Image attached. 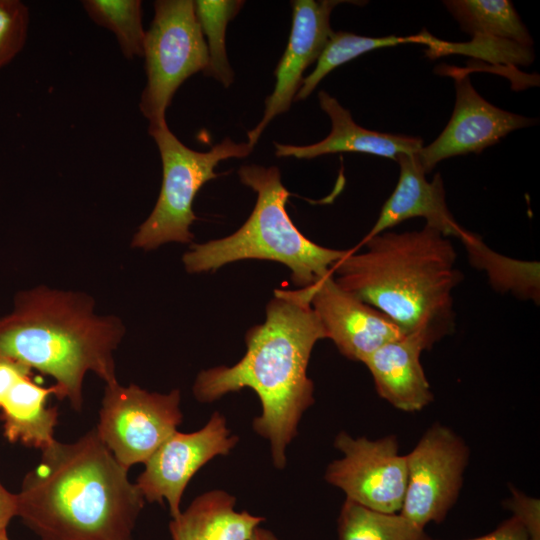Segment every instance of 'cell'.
Here are the masks:
<instances>
[{"label": "cell", "mask_w": 540, "mask_h": 540, "mask_svg": "<svg viewBox=\"0 0 540 540\" xmlns=\"http://www.w3.org/2000/svg\"><path fill=\"white\" fill-rule=\"evenodd\" d=\"M319 105L331 120V131L323 140L305 146L274 142L277 157L312 159L340 152H359L397 159L400 154H414L423 147L420 137L382 133L359 126L351 113L325 91L318 93Z\"/></svg>", "instance_id": "e0dca14e"}, {"label": "cell", "mask_w": 540, "mask_h": 540, "mask_svg": "<svg viewBox=\"0 0 540 540\" xmlns=\"http://www.w3.org/2000/svg\"><path fill=\"white\" fill-rule=\"evenodd\" d=\"M83 7L99 26L114 33L127 59L143 57L145 31L139 0H85Z\"/></svg>", "instance_id": "cb8c5ba5"}, {"label": "cell", "mask_w": 540, "mask_h": 540, "mask_svg": "<svg viewBox=\"0 0 540 540\" xmlns=\"http://www.w3.org/2000/svg\"><path fill=\"white\" fill-rule=\"evenodd\" d=\"M32 370L22 363L0 357V401L9 388L24 374Z\"/></svg>", "instance_id": "f1b7e54d"}, {"label": "cell", "mask_w": 540, "mask_h": 540, "mask_svg": "<svg viewBox=\"0 0 540 540\" xmlns=\"http://www.w3.org/2000/svg\"><path fill=\"white\" fill-rule=\"evenodd\" d=\"M461 29L473 37L505 40L532 47L533 40L508 0H448L443 2Z\"/></svg>", "instance_id": "ffe728a7"}, {"label": "cell", "mask_w": 540, "mask_h": 540, "mask_svg": "<svg viewBox=\"0 0 540 540\" xmlns=\"http://www.w3.org/2000/svg\"><path fill=\"white\" fill-rule=\"evenodd\" d=\"M243 5L244 1L241 0L194 1L197 20L204 39H207L208 65L203 73L216 79L224 87H229L234 80L226 54V28Z\"/></svg>", "instance_id": "603a6c76"}, {"label": "cell", "mask_w": 540, "mask_h": 540, "mask_svg": "<svg viewBox=\"0 0 540 540\" xmlns=\"http://www.w3.org/2000/svg\"><path fill=\"white\" fill-rule=\"evenodd\" d=\"M235 497L213 490L196 497L169 523L172 540H249L265 520L234 509Z\"/></svg>", "instance_id": "d6986e66"}, {"label": "cell", "mask_w": 540, "mask_h": 540, "mask_svg": "<svg viewBox=\"0 0 540 540\" xmlns=\"http://www.w3.org/2000/svg\"><path fill=\"white\" fill-rule=\"evenodd\" d=\"M238 175L257 194L249 218L227 237L193 244L182 258L185 269L201 273L236 261L268 260L288 267L293 283L301 288L332 274L349 250L323 247L299 231L286 210L290 193L282 184L279 169L244 165Z\"/></svg>", "instance_id": "5b68a950"}, {"label": "cell", "mask_w": 540, "mask_h": 540, "mask_svg": "<svg viewBox=\"0 0 540 540\" xmlns=\"http://www.w3.org/2000/svg\"><path fill=\"white\" fill-rule=\"evenodd\" d=\"M332 270L344 290L374 307L405 334L423 333L435 343L453 332V290L463 280L450 238L424 225L386 230L362 241Z\"/></svg>", "instance_id": "3957f363"}, {"label": "cell", "mask_w": 540, "mask_h": 540, "mask_svg": "<svg viewBox=\"0 0 540 540\" xmlns=\"http://www.w3.org/2000/svg\"><path fill=\"white\" fill-rule=\"evenodd\" d=\"M249 540H280L271 531L256 527Z\"/></svg>", "instance_id": "4dcf8cb0"}, {"label": "cell", "mask_w": 540, "mask_h": 540, "mask_svg": "<svg viewBox=\"0 0 540 540\" xmlns=\"http://www.w3.org/2000/svg\"><path fill=\"white\" fill-rule=\"evenodd\" d=\"M15 516H17V495L9 492L0 482V531L6 530Z\"/></svg>", "instance_id": "f546056e"}, {"label": "cell", "mask_w": 540, "mask_h": 540, "mask_svg": "<svg viewBox=\"0 0 540 540\" xmlns=\"http://www.w3.org/2000/svg\"><path fill=\"white\" fill-rule=\"evenodd\" d=\"M431 540V539H429ZM469 540H531L523 525L511 517L503 521L494 531Z\"/></svg>", "instance_id": "83f0119b"}, {"label": "cell", "mask_w": 540, "mask_h": 540, "mask_svg": "<svg viewBox=\"0 0 540 540\" xmlns=\"http://www.w3.org/2000/svg\"><path fill=\"white\" fill-rule=\"evenodd\" d=\"M469 458L464 440L439 423L405 455L407 482L399 512L420 529L441 523L455 504Z\"/></svg>", "instance_id": "9c48e42d"}, {"label": "cell", "mask_w": 540, "mask_h": 540, "mask_svg": "<svg viewBox=\"0 0 540 540\" xmlns=\"http://www.w3.org/2000/svg\"><path fill=\"white\" fill-rule=\"evenodd\" d=\"M396 161L399 164L398 182L367 236L390 230L408 219L421 217L426 220L425 225L444 236L461 241L465 239L470 232L457 223L448 209L441 174L436 173L433 180L428 181L417 153L400 154Z\"/></svg>", "instance_id": "9a60e30c"}, {"label": "cell", "mask_w": 540, "mask_h": 540, "mask_svg": "<svg viewBox=\"0 0 540 540\" xmlns=\"http://www.w3.org/2000/svg\"><path fill=\"white\" fill-rule=\"evenodd\" d=\"M0 540H9L7 530L0 531Z\"/></svg>", "instance_id": "1f68e13d"}, {"label": "cell", "mask_w": 540, "mask_h": 540, "mask_svg": "<svg viewBox=\"0 0 540 540\" xmlns=\"http://www.w3.org/2000/svg\"><path fill=\"white\" fill-rule=\"evenodd\" d=\"M456 99L449 122L440 135L423 146L417 156L425 174L442 160L481 153L509 133L536 120L494 106L473 87L468 75H454Z\"/></svg>", "instance_id": "7c38bea8"}, {"label": "cell", "mask_w": 540, "mask_h": 540, "mask_svg": "<svg viewBox=\"0 0 540 540\" xmlns=\"http://www.w3.org/2000/svg\"><path fill=\"white\" fill-rule=\"evenodd\" d=\"M435 342L423 333H410L390 341L362 362L370 371L379 396L405 412L423 409L433 393L420 362L421 353Z\"/></svg>", "instance_id": "2e32d148"}, {"label": "cell", "mask_w": 540, "mask_h": 540, "mask_svg": "<svg viewBox=\"0 0 540 540\" xmlns=\"http://www.w3.org/2000/svg\"><path fill=\"white\" fill-rule=\"evenodd\" d=\"M32 372L21 376L0 401L3 434L11 442L43 450L51 444L58 421L56 407L47 406L55 386L44 387L34 381Z\"/></svg>", "instance_id": "ac0fdd59"}, {"label": "cell", "mask_w": 540, "mask_h": 540, "mask_svg": "<svg viewBox=\"0 0 540 540\" xmlns=\"http://www.w3.org/2000/svg\"><path fill=\"white\" fill-rule=\"evenodd\" d=\"M230 434L225 417L214 412L201 429L173 433L144 463L136 485L145 501L169 505L176 518L184 490L195 473L216 456L228 455L238 442Z\"/></svg>", "instance_id": "8fae6325"}, {"label": "cell", "mask_w": 540, "mask_h": 540, "mask_svg": "<svg viewBox=\"0 0 540 540\" xmlns=\"http://www.w3.org/2000/svg\"><path fill=\"white\" fill-rule=\"evenodd\" d=\"M325 332L302 289L275 290L266 319L245 335L246 353L233 366L201 371L193 393L200 402L252 389L262 412L253 429L267 439L276 468L286 465V448L297 434L303 413L314 403V385L307 375L317 341Z\"/></svg>", "instance_id": "6da1fadb"}, {"label": "cell", "mask_w": 540, "mask_h": 540, "mask_svg": "<svg viewBox=\"0 0 540 540\" xmlns=\"http://www.w3.org/2000/svg\"><path fill=\"white\" fill-rule=\"evenodd\" d=\"M426 41L427 33L425 30L417 35L406 37L395 35L368 37L344 31L334 32L318 58L315 69L310 75L303 78L301 87L294 100L300 101L306 99L320 81L332 70L364 53L405 43L426 44Z\"/></svg>", "instance_id": "44dd1931"}, {"label": "cell", "mask_w": 540, "mask_h": 540, "mask_svg": "<svg viewBox=\"0 0 540 540\" xmlns=\"http://www.w3.org/2000/svg\"><path fill=\"white\" fill-rule=\"evenodd\" d=\"M305 293L326 338L347 359L363 362L384 344L405 333L386 315L344 290L330 274Z\"/></svg>", "instance_id": "4fadbf2b"}, {"label": "cell", "mask_w": 540, "mask_h": 540, "mask_svg": "<svg viewBox=\"0 0 540 540\" xmlns=\"http://www.w3.org/2000/svg\"><path fill=\"white\" fill-rule=\"evenodd\" d=\"M512 496L505 505L525 528L531 540H540V502L517 489L510 488Z\"/></svg>", "instance_id": "4316f807"}, {"label": "cell", "mask_w": 540, "mask_h": 540, "mask_svg": "<svg viewBox=\"0 0 540 540\" xmlns=\"http://www.w3.org/2000/svg\"><path fill=\"white\" fill-rule=\"evenodd\" d=\"M29 9L19 0H0V69L23 49L28 35Z\"/></svg>", "instance_id": "484cf974"}, {"label": "cell", "mask_w": 540, "mask_h": 540, "mask_svg": "<svg viewBox=\"0 0 540 540\" xmlns=\"http://www.w3.org/2000/svg\"><path fill=\"white\" fill-rule=\"evenodd\" d=\"M343 457L331 462L325 480L340 488L346 499L373 511H401L407 482L405 455L395 436L376 440L340 432L334 441Z\"/></svg>", "instance_id": "30bf717a"}, {"label": "cell", "mask_w": 540, "mask_h": 540, "mask_svg": "<svg viewBox=\"0 0 540 540\" xmlns=\"http://www.w3.org/2000/svg\"><path fill=\"white\" fill-rule=\"evenodd\" d=\"M432 56L459 53L477 56L487 60L528 65L533 61L532 47L522 46L514 42L473 37L468 43H451L439 40L430 35L427 44Z\"/></svg>", "instance_id": "d4e9b609"}, {"label": "cell", "mask_w": 540, "mask_h": 540, "mask_svg": "<svg viewBox=\"0 0 540 540\" xmlns=\"http://www.w3.org/2000/svg\"><path fill=\"white\" fill-rule=\"evenodd\" d=\"M180 391L149 392L135 384H106L95 427L100 439L126 469L145 463L182 422Z\"/></svg>", "instance_id": "ba28073f"}, {"label": "cell", "mask_w": 540, "mask_h": 540, "mask_svg": "<svg viewBox=\"0 0 540 540\" xmlns=\"http://www.w3.org/2000/svg\"><path fill=\"white\" fill-rule=\"evenodd\" d=\"M124 334L118 317L94 312L90 296L39 286L18 293L13 312L0 318V357L53 377L55 396L80 411L88 372L117 382L113 353Z\"/></svg>", "instance_id": "277c9868"}, {"label": "cell", "mask_w": 540, "mask_h": 540, "mask_svg": "<svg viewBox=\"0 0 540 540\" xmlns=\"http://www.w3.org/2000/svg\"><path fill=\"white\" fill-rule=\"evenodd\" d=\"M339 540H429L400 513L370 510L345 500L338 517Z\"/></svg>", "instance_id": "7402d4cb"}, {"label": "cell", "mask_w": 540, "mask_h": 540, "mask_svg": "<svg viewBox=\"0 0 540 540\" xmlns=\"http://www.w3.org/2000/svg\"><path fill=\"white\" fill-rule=\"evenodd\" d=\"M345 1L294 0L288 44L275 70V87L265 100L261 121L247 133L248 144L258 142L264 129L278 115L289 110L303 81V73L318 60L333 35L332 10Z\"/></svg>", "instance_id": "5bb4252c"}, {"label": "cell", "mask_w": 540, "mask_h": 540, "mask_svg": "<svg viewBox=\"0 0 540 540\" xmlns=\"http://www.w3.org/2000/svg\"><path fill=\"white\" fill-rule=\"evenodd\" d=\"M146 86L139 108L149 126L166 124V110L179 86L208 65L206 41L192 0H158L145 33Z\"/></svg>", "instance_id": "52a82bcc"}, {"label": "cell", "mask_w": 540, "mask_h": 540, "mask_svg": "<svg viewBox=\"0 0 540 540\" xmlns=\"http://www.w3.org/2000/svg\"><path fill=\"white\" fill-rule=\"evenodd\" d=\"M162 161V186L149 217L134 234L132 247L152 250L164 243H190L192 223L197 219L192 206L201 187L219 176L215 168L222 160L247 157L254 147L226 138L207 152L185 146L167 123L148 126Z\"/></svg>", "instance_id": "8992f818"}, {"label": "cell", "mask_w": 540, "mask_h": 540, "mask_svg": "<svg viewBox=\"0 0 540 540\" xmlns=\"http://www.w3.org/2000/svg\"><path fill=\"white\" fill-rule=\"evenodd\" d=\"M41 453L16 494L29 529L41 540H134L145 499L95 428Z\"/></svg>", "instance_id": "7a4b0ae2"}]
</instances>
